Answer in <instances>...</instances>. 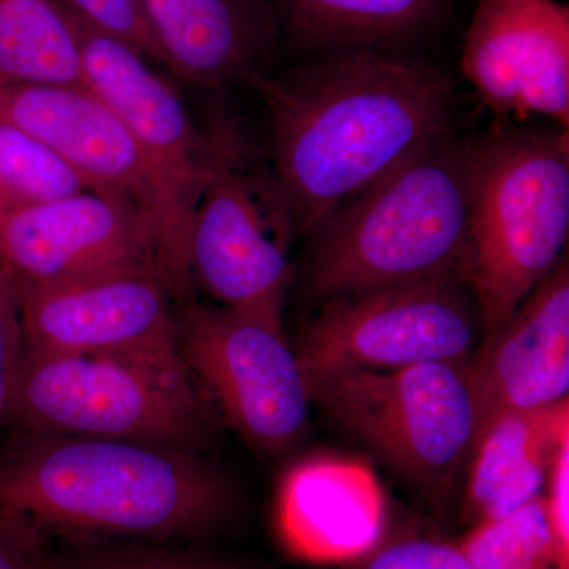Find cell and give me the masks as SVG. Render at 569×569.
I'll return each mask as SVG.
<instances>
[{"mask_svg": "<svg viewBox=\"0 0 569 569\" xmlns=\"http://www.w3.org/2000/svg\"><path fill=\"white\" fill-rule=\"evenodd\" d=\"M552 569H569V568H563V567H559V565H556V567H553Z\"/></svg>", "mask_w": 569, "mask_h": 569, "instance_id": "f1b7e54d", "label": "cell"}, {"mask_svg": "<svg viewBox=\"0 0 569 569\" xmlns=\"http://www.w3.org/2000/svg\"><path fill=\"white\" fill-rule=\"evenodd\" d=\"M569 140L561 132H501L470 146V201L459 276L482 336L496 329L565 257Z\"/></svg>", "mask_w": 569, "mask_h": 569, "instance_id": "277c9868", "label": "cell"}, {"mask_svg": "<svg viewBox=\"0 0 569 569\" xmlns=\"http://www.w3.org/2000/svg\"><path fill=\"white\" fill-rule=\"evenodd\" d=\"M236 507L233 482L200 452L14 430L0 448V511L44 531L167 542L211 533Z\"/></svg>", "mask_w": 569, "mask_h": 569, "instance_id": "7a4b0ae2", "label": "cell"}, {"mask_svg": "<svg viewBox=\"0 0 569 569\" xmlns=\"http://www.w3.org/2000/svg\"><path fill=\"white\" fill-rule=\"evenodd\" d=\"M470 373L478 406L475 443L501 415L568 399L567 254L503 323L481 337L470 356Z\"/></svg>", "mask_w": 569, "mask_h": 569, "instance_id": "9a60e30c", "label": "cell"}, {"mask_svg": "<svg viewBox=\"0 0 569 569\" xmlns=\"http://www.w3.org/2000/svg\"><path fill=\"white\" fill-rule=\"evenodd\" d=\"M236 151L223 142L194 206L187 234L190 277L217 306L283 321L293 216L272 174L247 168Z\"/></svg>", "mask_w": 569, "mask_h": 569, "instance_id": "30bf717a", "label": "cell"}, {"mask_svg": "<svg viewBox=\"0 0 569 569\" xmlns=\"http://www.w3.org/2000/svg\"><path fill=\"white\" fill-rule=\"evenodd\" d=\"M569 440L568 399L509 411L490 422L471 449L463 511L473 523L503 518L545 493L557 451Z\"/></svg>", "mask_w": 569, "mask_h": 569, "instance_id": "e0dca14e", "label": "cell"}, {"mask_svg": "<svg viewBox=\"0 0 569 569\" xmlns=\"http://www.w3.org/2000/svg\"><path fill=\"white\" fill-rule=\"evenodd\" d=\"M296 32L310 43L377 48L425 31L443 0H279Z\"/></svg>", "mask_w": 569, "mask_h": 569, "instance_id": "ffe728a7", "label": "cell"}, {"mask_svg": "<svg viewBox=\"0 0 569 569\" xmlns=\"http://www.w3.org/2000/svg\"><path fill=\"white\" fill-rule=\"evenodd\" d=\"M18 291L28 350L186 366L173 296L151 269Z\"/></svg>", "mask_w": 569, "mask_h": 569, "instance_id": "8fae6325", "label": "cell"}, {"mask_svg": "<svg viewBox=\"0 0 569 569\" xmlns=\"http://www.w3.org/2000/svg\"><path fill=\"white\" fill-rule=\"evenodd\" d=\"M58 569H236L194 553L151 548L97 549L59 559Z\"/></svg>", "mask_w": 569, "mask_h": 569, "instance_id": "cb8c5ba5", "label": "cell"}, {"mask_svg": "<svg viewBox=\"0 0 569 569\" xmlns=\"http://www.w3.org/2000/svg\"><path fill=\"white\" fill-rule=\"evenodd\" d=\"M3 425L14 432L148 441L200 455L216 430L187 366L28 348Z\"/></svg>", "mask_w": 569, "mask_h": 569, "instance_id": "5b68a950", "label": "cell"}, {"mask_svg": "<svg viewBox=\"0 0 569 569\" xmlns=\"http://www.w3.org/2000/svg\"><path fill=\"white\" fill-rule=\"evenodd\" d=\"M164 67L203 88H222L252 67V26L238 0H141Z\"/></svg>", "mask_w": 569, "mask_h": 569, "instance_id": "ac0fdd59", "label": "cell"}, {"mask_svg": "<svg viewBox=\"0 0 569 569\" xmlns=\"http://www.w3.org/2000/svg\"><path fill=\"white\" fill-rule=\"evenodd\" d=\"M22 340L20 291L9 269L0 263V426L6 421L11 385L20 362Z\"/></svg>", "mask_w": 569, "mask_h": 569, "instance_id": "4316f807", "label": "cell"}, {"mask_svg": "<svg viewBox=\"0 0 569 569\" xmlns=\"http://www.w3.org/2000/svg\"><path fill=\"white\" fill-rule=\"evenodd\" d=\"M71 17L81 44L82 84L121 119L159 186L163 208L159 272L176 305H186L193 301L187 263L189 223L223 142L217 144L200 132L173 82L142 52Z\"/></svg>", "mask_w": 569, "mask_h": 569, "instance_id": "52a82bcc", "label": "cell"}, {"mask_svg": "<svg viewBox=\"0 0 569 569\" xmlns=\"http://www.w3.org/2000/svg\"><path fill=\"white\" fill-rule=\"evenodd\" d=\"M462 69L501 114L569 123V9L557 0H478Z\"/></svg>", "mask_w": 569, "mask_h": 569, "instance_id": "5bb4252c", "label": "cell"}, {"mask_svg": "<svg viewBox=\"0 0 569 569\" xmlns=\"http://www.w3.org/2000/svg\"><path fill=\"white\" fill-rule=\"evenodd\" d=\"M62 6L97 31L114 37L142 52L156 66L164 67L141 0H61Z\"/></svg>", "mask_w": 569, "mask_h": 569, "instance_id": "603a6c76", "label": "cell"}, {"mask_svg": "<svg viewBox=\"0 0 569 569\" xmlns=\"http://www.w3.org/2000/svg\"><path fill=\"white\" fill-rule=\"evenodd\" d=\"M0 263L24 287H52L137 269L159 274L144 213L97 190L0 212Z\"/></svg>", "mask_w": 569, "mask_h": 569, "instance_id": "7c38bea8", "label": "cell"}, {"mask_svg": "<svg viewBox=\"0 0 569 569\" xmlns=\"http://www.w3.org/2000/svg\"><path fill=\"white\" fill-rule=\"evenodd\" d=\"M0 121L47 144L89 189L137 206L151 223L159 269L163 239L159 186L132 134L97 93L84 84L0 80Z\"/></svg>", "mask_w": 569, "mask_h": 569, "instance_id": "4fadbf2b", "label": "cell"}, {"mask_svg": "<svg viewBox=\"0 0 569 569\" xmlns=\"http://www.w3.org/2000/svg\"><path fill=\"white\" fill-rule=\"evenodd\" d=\"M481 337L473 296L448 276L329 299L295 351L309 387L332 373L470 358Z\"/></svg>", "mask_w": 569, "mask_h": 569, "instance_id": "ba28073f", "label": "cell"}, {"mask_svg": "<svg viewBox=\"0 0 569 569\" xmlns=\"http://www.w3.org/2000/svg\"><path fill=\"white\" fill-rule=\"evenodd\" d=\"M88 183L32 134L0 121V212L84 192Z\"/></svg>", "mask_w": 569, "mask_h": 569, "instance_id": "7402d4cb", "label": "cell"}, {"mask_svg": "<svg viewBox=\"0 0 569 569\" xmlns=\"http://www.w3.org/2000/svg\"><path fill=\"white\" fill-rule=\"evenodd\" d=\"M178 335L190 373L246 443L271 456L295 447L312 397L283 321L193 299L179 306Z\"/></svg>", "mask_w": 569, "mask_h": 569, "instance_id": "9c48e42d", "label": "cell"}, {"mask_svg": "<svg viewBox=\"0 0 569 569\" xmlns=\"http://www.w3.org/2000/svg\"><path fill=\"white\" fill-rule=\"evenodd\" d=\"M545 490L542 497L556 539L557 565L569 568V440L552 460Z\"/></svg>", "mask_w": 569, "mask_h": 569, "instance_id": "83f0119b", "label": "cell"}, {"mask_svg": "<svg viewBox=\"0 0 569 569\" xmlns=\"http://www.w3.org/2000/svg\"><path fill=\"white\" fill-rule=\"evenodd\" d=\"M459 549L473 569H552L557 549L545 497L503 518L475 523Z\"/></svg>", "mask_w": 569, "mask_h": 569, "instance_id": "44dd1931", "label": "cell"}, {"mask_svg": "<svg viewBox=\"0 0 569 569\" xmlns=\"http://www.w3.org/2000/svg\"><path fill=\"white\" fill-rule=\"evenodd\" d=\"M277 526L284 548L313 563L369 556L387 530V500L372 471L356 460L316 456L280 482Z\"/></svg>", "mask_w": 569, "mask_h": 569, "instance_id": "2e32d148", "label": "cell"}, {"mask_svg": "<svg viewBox=\"0 0 569 569\" xmlns=\"http://www.w3.org/2000/svg\"><path fill=\"white\" fill-rule=\"evenodd\" d=\"M0 80L82 84L80 39L61 0H0Z\"/></svg>", "mask_w": 569, "mask_h": 569, "instance_id": "d6986e66", "label": "cell"}, {"mask_svg": "<svg viewBox=\"0 0 569 569\" xmlns=\"http://www.w3.org/2000/svg\"><path fill=\"white\" fill-rule=\"evenodd\" d=\"M468 201L470 144L448 133L348 201L310 234L309 290L329 301L459 276Z\"/></svg>", "mask_w": 569, "mask_h": 569, "instance_id": "3957f363", "label": "cell"}, {"mask_svg": "<svg viewBox=\"0 0 569 569\" xmlns=\"http://www.w3.org/2000/svg\"><path fill=\"white\" fill-rule=\"evenodd\" d=\"M361 569H473L459 546L430 538H403L373 549Z\"/></svg>", "mask_w": 569, "mask_h": 569, "instance_id": "d4e9b609", "label": "cell"}, {"mask_svg": "<svg viewBox=\"0 0 569 569\" xmlns=\"http://www.w3.org/2000/svg\"><path fill=\"white\" fill-rule=\"evenodd\" d=\"M48 531L17 512L0 511V569H58Z\"/></svg>", "mask_w": 569, "mask_h": 569, "instance_id": "484cf974", "label": "cell"}, {"mask_svg": "<svg viewBox=\"0 0 569 569\" xmlns=\"http://www.w3.org/2000/svg\"><path fill=\"white\" fill-rule=\"evenodd\" d=\"M261 91L271 174L306 236L447 137L455 100L443 70L377 48L340 50Z\"/></svg>", "mask_w": 569, "mask_h": 569, "instance_id": "6da1fadb", "label": "cell"}, {"mask_svg": "<svg viewBox=\"0 0 569 569\" xmlns=\"http://www.w3.org/2000/svg\"><path fill=\"white\" fill-rule=\"evenodd\" d=\"M312 402L433 500L452 492L478 430L470 358L351 370L309 383Z\"/></svg>", "mask_w": 569, "mask_h": 569, "instance_id": "8992f818", "label": "cell"}]
</instances>
